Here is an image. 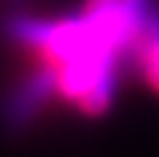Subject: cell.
I'll return each instance as SVG.
<instances>
[{"mask_svg":"<svg viewBox=\"0 0 159 157\" xmlns=\"http://www.w3.org/2000/svg\"><path fill=\"white\" fill-rule=\"evenodd\" d=\"M145 70H147V78L152 80V85L159 89V36L149 41L145 46Z\"/></svg>","mask_w":159,"mask_h":157,"instance_id":"1","label":"cell"}]
</instances>
